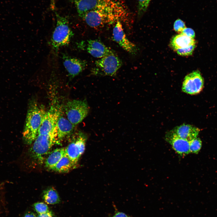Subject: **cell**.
Wrapping results in <instances>:
<instances>
[{
	"label": "cell",
	"instance_id": "1",
	"mask_svg": "<svg viewBox=\"0 0 217 217\" xmlns=\"http://www.w3.org/2000/svg\"><path fill=\"white\" fill-rule=\"evenodd\" d=\"M130 14L125 0H98L93 8L80 17L89 26L96 28L126 21Z\"/></svg>",
	"mask_w": 217,
	"mask_h": 217
},
{
	"label": "cell",
	"instance_id": "2",
	"mask_svg": "<svg viewBox=\"0 0 217 217\" xmlns=\"http://www.w3.org/2000/svg\"><path fill=\"white\" fill-rule=\"evenodd\" d=\"M46 111L44 106L36 101H30L23 133V138L27 143L32 144L36 138Z\"/></svg>",
	"mask_w": 217,
	"mask_h": 217
},
{
	"label": "cell",
	"instance_id": "3",
	"mask_svg": "<svg viewBox=\"0 0 217 217\" xmlns=\"http://www.w3.org/2000/svg\"><path fill=\"white\" fill-rule=\"evenodd\" d=\"M55 13L56 23L52 35L51 44L53 50L57 52L60 48L69 44L74 33L70 27L68 17Z\"/></svg>",
	"mask_w": 217,
	"mask_h": 217
},
{
	"label": "cell",
	"instance_id": "4",
	"mask_svg": "<svg viewBox=\"0 0 217 217\" xmlns=\"http://www.w3.org/2000/svg\"><path fill=\"white\" fill-rule=\"evenodd\" d=\"M32 143L30 149L31 156L34 159L41 162L52 146L58 143L55 127L54 130L50 133L38 134Z\"/></svg>",
	"mask_w": 217,
	"mask_h": 217
},
{
	"label": "cell",
	"instance_id": "5",
	"mask_svg": "<svg viewBox=\"0 0 217 217\" xmlns=\"http://www.w3.org/2000/svg\"><path fill=\"white\" fill-rule=\"evenodd\" d=\"M91 70L92 75L98 76H114L122 65V61L113 52L96 61Z\"/></svg>",
	"mask_w": 217,
	"mask_h": 217
},
{
	"label": "cell",
	"instance_id": "6",
	"mask_svg": "<svg viewBox=\"0 0 217 217\" xmlns=\"http://www.w3.org/2000/svg\"><path fill=\"white\" fill-rule=\"evenodd\" d=\"M67 118L74 125L81 122L88 115L89 108L85 100H73L68 102L64 106Z\"/></svg>",
	"mask_w": 217,
	"mask_h": 217
},
{
	"label": "cell",
	"instance_id": "7",
	"mask_svg": "<svg viewBox=\"0 0 217 217\" xmlns=\"http://www.w3.org/2000/svg\"><path fill=\"white\" fill-rule=\"evenodd\" d=\"M87 138L86 135L79 131L65 148L66 154L76 165L84 152Z\"/></svg>",
	"mask_w": 217,
	"mask_h": 217
},
{
	"label": "cell",
	"instance_id": "8",
	"mask_svg": "<svg viewBox=\"0 0 217 217\" xmlns=\"http://www.w3.org/2000/svg\"><path fill=\"white\" fill-rule=\"evenodd\" d=\"M60 108L58 105L53 104L49 109L46 111L38 134H47L54 130L58 120L61 113Z\"/></svg>",
	"mask_w": 217,
	"mask_h": 217
},
{
	"label": "cell",
	"instance_id": "9",
	"mask_svg": "<svg viewBox=\"0 0 217 217\" xmlns=\"http://www.w3.org/2000/svg\"><path fill=\"white\" fill-rule=\"evenodd\" d=\"M204 80L200 72L195 71L185 77L182 86V91L188 94H198L202 90Z\"/></svg>",
	"mask_w": 217,
	"mask_h": 217
},
{
	"label": "cell",
	"instance_id": "10",
	"mask_svg": "<svg viewBox=\"0 0 217 217\" xmlns=\"http://www.w3.org/2000/svg\"><path fill=\"white\" fill-rule=\"evenodd\" d=\"M62 58L64 66L68 73V76L72 79L79 74L86 68V61L63 53Z\"/></svg>",
	"mask_w": 217,
	"mask_h": 217
},
{
	"label": "cell",
	"instance_id": "11",
	"mask_svg": "<svg viewBox=\"0 0 217 217\" xmlns=\"http://www.w3.org/2000/svg\"><path fill=\"white\" fill-rule=\"evenodd\" d=\"M112 34L114 40L125 51L131 54L136 52L135 45L127 38L121 21H117L115 23Z\"/></svg>",
	"mask_w": 217,
	"mask_h": 217
},
{
	"label": "cell",
	"instance_id": "12",
	"mask_svg": "<svg viewBox=\"0 0 217 217\" xmlns=\"http://www.w3.org/2000/svg\"><path fill=\"white\" fill-rule=\"evenodd\" d=\"M165 139L179 155L184 156L190 153L189 141L178 136L172 131L166 134Z\"/></svg>",
	"mask_w": 217,
	"mask_h": 217
},
{
	"label": "cell",
	"instance_id": "13",
	"mask_svg": "<svg viewBox=\"0 0 217 217\" xmlns=\"http://www.w3.org/2000/svg\"><path fill=\"white\" fill-rule=\"evenodd\" d=\"M75 125L61 114L57 121L55 128L57 134L58 143L65 137L72 134L75 129Z\"/></svg>",
	"mask_w": 217,
	"mask_h": 217
},
{
	"label": "cell",
	"instance_id": "14",
	"mask_svg": "<svg viewBox=\"0 0 217 217\" xmlns=\"http://www.w3.org/2000/svg\"><path fill=\"white\" fill-rule=\"evenodd\" d=\"M87 51L93 57L99 58L114 52L101 42L96 39L88 41Z\"/></svg>",
	"mask_w": 217,
	"mask_h": 217
},
{
	"label": "cell",
	"instance_id": "15",
	"mask_svg": "<svg viewBox=\"0 0 217 217\" xmlns=\"http://www.w3.org/2000/svg\"><path fill=\"white\" fill-rule=\"evenodd\" d=\"M172 131L178 136L190 141L197 137L200 130L193 125L183 124L177 127Z\"/></svg>",
	"mask_w": 217,
	"mask_h": 217
},
{
	"label": "cell",
	"instance_id": "16",
	"mask_svg": "<svg viewBox=\"0 0 217 217\" xmlns=\"http://www.w3.org/2000/svg\"><path fill=\"white\" fill-rule=\"evenodd\" d=\"M196 44L194 39L181 33L173 37L170 42V46L174 50L187 47Z\"/></svg>",
	"mask_w": 217,
	"mask_h": 217
},
{
	"label": "cell",
	"instance_id": "17",
	"mask_svg": "<svg viewBox=\"0 0 217 217\" xmlns=\"http://www.w3.org/2000/svg\"><path fill=\"white\" fill-rule=\"evenodd\" d=\"M66 154L65 148H57L49 155L45 162V166L51 169Z\"/></svg>",
	"mask_w": 217,
	"mask_h": 217
},
{
	"label": "cell",
	"instance_id": "18",
	"mask_svg": "<svg viewBox=\"0 0 217 217\" xmlns=\"http://www.w3.org/2000/svg\"><path fill=\"white\" fill-rule=\"evenodd\" d=\"M80 17L93 8L98 0H70Z\"/></svg>",
	"mask_w": 217,
	"mask_h": 217
},
{
	"label": "cell",
	"instance_id": "19",
	"mask_svg": "<svg viewBox=\"0 0 217 217\" xmlns=\"http://www.w3.org/2000/svg\"><path fill=\"white\" fill-rule=\"evenodd\" d=\"M76 165L65 154L51 170L60 173L66 172L75 168Z\"/></svg>",
	"mask_w": 217,
	"mask_h": 217
},
{
	"label": "cell",
	"instance_id": "20",
	"mask_svg": "<svg viewBox=\"0 0 217 217\" xmlns=\"http://www.w3.org/2000/svg\"><path fill=\"white\" fill-rule=\"evenodd\" d=\"M43 198L46 203L49 204H56L60 201L57 191L52 187L48 188L44 191Z\"/></svg>",
	"mask_w": 217,
	"mask_h": 217
},
{
	"label": "cell",
	"instance_id": "21",
	"mask_svg": "<svg viewBox=\"0 0 217 217\" xmlns=\"http://www.w3.org/2000/svg\"><path fill=\"white\" fill-rule=\"evenodd\" d=\"M201 146L202 141L199 138L197 137L189 141L190 153L197 154L200 150Z\"/></svg>",
	"mask_w": 217,
	"mask_h": 217
},
{
	"label": "cell",
	"instance_id": "22",
	"mask_svg": "<svg viewBox=\"0 0 217 217\" xmlns=\"http://www.w3.org/2000/svg\"><path fill=\"white\" fill-rule=\"evenodd\" d=\"M138 13L140 16L146 11L151 0H137Z\"/></svg>",
	"mask_w": 217,
	"mask_h": 217
},
{
	"label": "cell",
	"instance_id": "23",
	"mask_svg": "<svg viewBox=\"0 0 217 217\" xmlns=\"http://www.w3.org/2000/svg\"><path fill=\"white\" fill-rule=\"evenodd\" d=\"M196 47V44L187 47L178 49L176 50L177 53L181 55L187 56L191 55Z\"/></svg>",
	"mask_w": 217,
	"mask_h": 217
},
{
	"label": "cell",
	"instance_id": "24",
	"mask_svg": "<svg viewBox=\"0 0 217 217\" xmlns=\"http://www.w3.org/2000/svg\"><path fill=\"white\" fill-rule=\"evenodd\" d=\"M33 207L39 214L44 213L49 211L48 206L42 202H38L34 203Z\"/></svg>",
	"mask_w": 217,
	"mask_h": 217
},
{
	"label": "cell",
	"instance_id": "25",
	"mask_svg": "<svg viewBox=\"0 0 217 217\" xmlns=\"http://www.w3.org/2000/svg\"><path fill=\"white\" fill-rule=\"evenodd\" d=\"M186 27L184 23L180 19H177L174 22V29L177 32L181 33Z\"/></svg>",
	"mask_w": 217,
	"mask_h": 217
},
{
	"label": "cell",
	"instance_id": "26",
	"mask_svg": "<svg viewBox=\"0 0 217 217\" xmlns=\"http://www.w3.org/2000/svg\"><path fill=\"white\" fill-rule=\"evenodd\" d=\"M181 33L192 39H194L195 36L194 30L190 28H185L182 30Z\"/></svg>",
	"mask_w": 217,
	"mask_h": 217
},
{
	"label": "cell",
	"instance_id": "27",
	"mask_svg": "<svg viewBox=\"0 0 217 217\" xmlns=\"http://www.w3.org/2000/svg\"><path fill=\"white\" fill-rule=\"evenodd\" d=\"M37 217H53V215L52 212H50L48 211L47 212L42 213L41 214H39Z\"/></svg>",
	"mask_w": 217,
	"mask_h": 217
},
{
	"label": "cell",
	"instance_id": "28",
	"mask_svg": "<svg viewBox=\"0 0 217 217\" xmlns=\"http://www.w3.org/2000/svg\"><path fill=\"white\" fill-rule=\"evenodd\" d=\"M112 217H132L127 215L124 213L118 212L116 213Z\"/></svg>",
	"mask_w": 217,
	"mask_h": 217
},
{
	"label": "cell",
	"instance_id": "29",
	"mask_svg": "<svg viewBox=\"0 0 217 217\" xmlns=\"http://www.w3.org/2000/svg\"><path fill=\"white\" fill-rule=\"evenodd\" d=\"M24 217H37L36 215L33 212H28L26 213Z\"/></svg>",
	"mask_w": 217,
	"mask_h": 217
}]
</instances>
